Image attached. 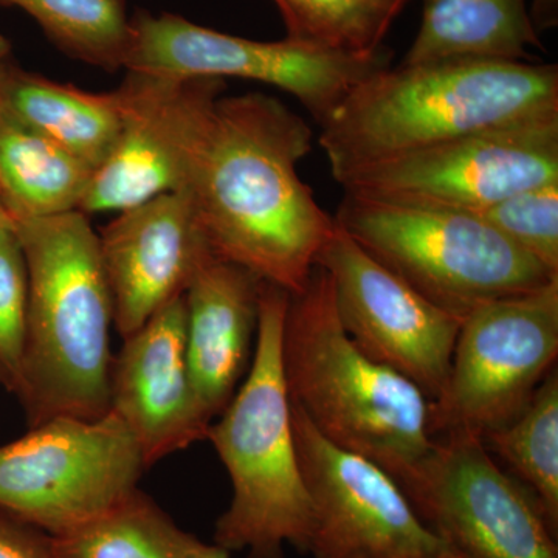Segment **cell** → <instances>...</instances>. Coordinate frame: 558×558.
I'll return each instance as SVG.
<instances>
[{
  "instance_id": "obj_16",
  "label": "cell",
  "mask_w": 558,
  "mask_h": 558,
  "mask_svg": "<svg viewBox=\"0 0 558 558\" xmlns=\"http://www.w3.org/2000/svg\"><path fill=\"white\" fill-rule=\"evenodd\" d=\"M98 242L121 339L182 296L213 255L182 191L117 213Z\"/></svg>"
},
{
  "instance_id": "obj_18",
  "label": "cell",
  "mask_w": 558,
  "mask_h": 558,
  "mask_svg": "<svg viewBox=\"0 0 558 558\" xmlns=\"http://www.w3.org/2000/svg\"><path fill=\"white\" fill-rule=\"evenodd\" d=\"M538 47L526 0H424L421 28L402 64L523 62Z\"/></svg>"
},
{
  "instance_id": "obj_14",
  "label": "cell",
  "mask_w": 558,
  "mask_h": 558,
  "mask_svg": "<svg viewBox=\"0 0 558 558\" xmlns=\"http://www.w3.org/2000/svg\"><path fill=\"white\" fill-rule=\"evenodd\" d=\"M223 90V80L128 72L116 90L121 105L119 138L92 174L81 211L120 213L182 190L194 146Z\"/></svg>"
},
{
  "instance_id": "obj_1",
  "label": "cell",
  "mask_w": 558,
  "mask_h": 558,
  "mask_svg": "<svg viewBox=\"0 0 558 558\" xmlns=\"http://www.w3.org/2000/svg\"><path fill=\"white\" fill-rule=\"evenodd\" d=\"M314 134L260 92L220 97L194 146L182 193L213 255L296 295L336 219L299 175Z\"/></svg>"
},
{
  "instance_id": "obj_26",
  "label": "cell",
  "mask_w": 558,
  "mask_h": 558,
  "mask_svg": "<svg viewBox=\"0 0 558 558\" xmlns=\"http://www.w3.org/2000/svg\"><path fill=\"white\" fill-rule=\"evenodd\" d=\"M28 284L13 227L0 234V387L20 392L27 339Z\"/></svg>"
},
{
  "instance_id": "obj_12",
  "label": "cell",
  "mask_w": 558,
  "mask_h": 558,
  "mask_svg": "<svg viewBox=\"0 0 558 558\" xmlns=\"http://www.w3.org/2000/svg\"><path fill=\"white\" fill-rule=\"evenodd\" d=\"M312 508L314 558H462L422 521L398 481L330 444L292 405Z\"/></svg>"
},
{
  "instance_id": "obj_13",
  "label": "cell",
  "mask_w": 558,
  "mask_h": 558,
  "mask_svg": "<svg viewBox=\"0 0 558 558\" xmlns=\"http://www.w3.org/2000/svg\"><path fill=\"white\" fill-rule=\"evenodd\" d=\"M317 266L332 281L337 314L348 336L371 359L439 398L461 315L439 307L371 256L336 222Z\"/></svg>"
},
{
  "instance_id": "obj_29",
  "label": "cell",
  "mask_w": 558,
  "mask_h": 558,
  "mask_svg": "<svg viewBox=\"0 0 558 558\" xmlns=\"http://www.w3.org/2000/svg\"><path fill=\"white\" fill-rule=\"evenodd\" d=\"M531 13L535 31H548L556 27L558 22V0H534Z\"/></svg>"
},
{
  "instance_id": "obj_9",
  "label": "cell",
  "mask_w": 558,
  "mask_h": 558,
  "mask_svg": "<svg viewBox=\"0 0 558 558\" xmlns=\"http://www.w3.org/2000/svg\"><path fill=\"white\" fill-rule=\"evenodd\" d=\"M389 64L387 49L349 54L289 38L260 43L175 14L137 13L131 20L123 69L165 78L256 81L293 95L322 124L359 83Z\"/></svg>"
},
{
  "instance_id": "obj_15",
  "label": "cell",
  "mask_w": 558,
  "mask_h": 558,
  "mask_svg": "<svg viewBox=\"0 0 558 558\" xmlns=\"http://www.w3.org/2000/svg\"><path fill=\"white\" fill-rule=\"evenodd\" d=\"M183 295L124 340L110 371V413L126 425L146 468L207 439L211 418L191 380Z\"/></svg>"
},
{
  "instance_id": "obj_19",
  "label": "cell",
  "mask_w": 558,
  "mask_h": 558,
  "mask_svg": "<svg viewBox=\"0 0 558 558\" xmlns=\"http://www.w3.org/2000/svg\"><path fill=\"white\" fill-rule=\"evenodd\" d=\"M7 112L94 172L108 159L121 128L117 92L94 94L20 68L11 78Z\"/></svg>"
},
{
  "instance_id": "obj_10",
  "label": "cell",
  "mask_w": 558,
  "mask_h": 558,
  "mask_svg": "<svg viewBox=\"0 0 558 558\" xmlns=\"http://www.w3.org/2000/svg\"><path fill=\"white\" fill-rule=\"evenodd\" d=\"M399 486L462 558H558L557 532L534 495L476 436H439Z\"/></svg>"
},
{
  "instance_id": "obj_30",
  "label": "cell",
  "mask_w": 558,
  "mask_h": 558,
  "mask_svg": "<svg viewBox=\"0 0 558 558\" xmlns=\"http://www.w3.org/2000/svg\"><path fill=\"white\" fill-rule=\"evenodd\" d=\"M11 227H13V223H11L9 213H7L2 197H0V234H2L5 230L11 229Z\"/></svg>"
},
{
  "instance_id": "obj_27",
  "label": "cell",
  "mask_w": 558,
  "mask_h": 558,
  "mask_svg": "<svg viewBox=\"0 0 558 558\" xmlns=\"http://www.w3.org/2000/svg\"><path fill=\"white\" fill-rule=\"evenodd\" d=\"M0 558H57L50 537L0 510Z\"/></svg>"
},
{
  "instance_id": "obj_28",
  "label": "cell",
  "mask_w": 558,
  "mask_h": 558,
  "mask_svg": "<svg viewBox=\"0 0 558 558\" xmlns=\"http://www.w3.org/2000/svg\"><path fill=\"white\" fill-rule=\"evenodd\" d=\"M20 65L14 60L13 47L5 36L0 35V119L7 110V97H9V87L14 72Z\"/></svg>"
},
{
  "instance_id": "obj_2",
  "label": "cell",
  "mask_w": 558,
  "mask_h": 558,
  "mask_svg": "<svg viewBox=\"0 0 558 558\" xmlns=\"http://www.w3.org/2000/svg\"><path fill=\"white\" fill-rule=\"evenodd\" d=\"M558 117L557 64L461 60L389 68L319 124L341 182L352 172L483 132Z\"/></svg>"
},
{
  "instance_id": "obj_20",
  "label": "cell",
  "mask_w": 558,
  "mask_h": 558,
  "mask_svg": "<svg viewBox=\"0 0 558 558\" xmlns=\"http://www.w3.org/2000/svg\"><path fill=\"white\" fill-rule=\"evenodd\" d=\"M94 171L9 112L0 119V197L11 223L81 211Z\"/></svg>"
},
{
  "instance_id": "obj_17",
  "label": "cell",
  "mask_w": 558,
  "mask_h": 558,
  "mask_svg": "<svg viewBox=\"0 0 558 558\" xmlns=\"http://www.w3.org/2000/svg\"><path fill=\"white\" fill-rule=\"evenodd\" d=\"M263 284L236 264L211 255L183 293L186 362L194 391L211 422L247 376Z\"/></svg>"
},
{
  "instance_id": "obj_21",
  "label": "cell",
  "mask_w": 558,
  "mask_h": 558,
  "mask_svg": "<svg viewBox=\"0 0 558 558\" xmlns=\"http://www.w3.org/2000/svg\"><path fill=\"white\" fill-rule=\"evenodd\" d=\"M50 542L57 558H230L229 550L180 529L140 488L98 519Z\"/></svg>"
},
{
  "instance_id": "obj_24",
  "label": "cell",
  "mask_w": 558,
  "mask_h": 558,
  "mask_svg": "<svg viewBox=\"0 0 558 558\" xmlns=\"http://www.w3.org/2000/svg\"><path fill=\"white\" fill-rule=\"evenodd\" d=\"M288 38L349 54L384 50V39L410 0H275Z\"/></svg>"
},
{
  "instance_id": "obj_4",
  "label": "cell",
  "mask_w": 558,
  "mask_h": 558,
  "mask_svg": "<svg viewBox=\"0 0 558 558\" xmlns=\"http://www.w3.org/2000/svg\"><path fill=\"white\" fill-rule=\"evenodd\" d=\"M281 360L290 402L339 449L369 459L398 483L432 449V400L348 336L322 267L290 295Z\"/></svg>"
},
{
  "instance_id": "obj_6",
  "label": "cell",
  "mask_w": 558,
  "mask_h": 558,
  "mask_svg": "<svg viewBox=\"0 0 558 558\" xmlns=\"http://www.w3.org/2000/svg\"><path fill=\"white\" fill-rule=\"evenodd\" d=\"M333 219L421 295L461 317L487 301L558 278L473 213L407 207L344 193Z\"/></svg>"
},
{
  "instance_id": "obj_5",
  "label": "cell",
  "mask_w": 558,
  "mask_h": 558,
  "mask_svg": "<svg viewBox=\"0 0 558 558\" xmlns=\"http://www.w3.org/2000/svg\"><path fill=\"white\" fill-rule=\"evenodd\" d=\"M290 295L264 282L247 376L207 439L229 473L233 497L216 521L215 543L248 558L310 549L312 508L301 472L281 344Z\"/></svg>"
},
{
  "instance_id": "obj_11",
  "label": "cell",
  "mask_w": 558,
  "mask_h": 558,
  "mask_svg": "<svg viewBox=\"0 0 558 558\" xmlns=\"http://www.w3.org/2000/svg\"><path fill=\"white\" fill-rule=\"evenodd\" d=\"M558 182V117L483 132L341 180L347 194L407 207L473 213Z\"/></svg>"
},
{
  "instance_id": "obj_25",
  "label": "cell",
  "mask_w": 558,
  "mask_h": 558,
  "mask_svg": "<svg viewBox=\"0 0 558 558\" xmlns=\"http://www.w3.org/2000/svg\"><path fill=\"white\" fill-rule=\"evenodd\" d=\"M478 216L558 275V182L520 191Z\"/></svg>"
},
{
  "instance_id": "obj_8",
  "label": "cell",
  "mask_w": 558,
  "mask_h": 558,
  "mask_svg": "<svg viewBox=\"0 0 558 558\" xmlns=\"http://www.w3.org/2000/svg\"><path fill=\"white\" fill-rule=\"evenodd\" d=\"M558 357V278L462 317L449 376L432 402L433 438L483 439L526 407Z\"/></svg>"
},
{
  "instance_id": "obj_7",
  "label": "cell",
  "mask_w": 558,
  "mask_h": 558,
  "mask_svg": "<svg viewBox=\"0 0 558 558\" xmlns=\"http://www.w3.org/2000/svg\"><path fill=\"white\" fill-rule=\"evenodd\" d=\"M146 469L110 411L95 421L53 417L0 446V510L60 537L130 497Z\"/></svg>"
},
{
  "instance_id": "obj_23",
  "label": "cell",
  "mask_w": 558,
  "mask_h": 558,
  "mask_svg": "<svg viewBox=\"0 0 558 558\" xmlns=\"http://www.w3.org/2000/svg\"><path fill=\"white\" fill-rule=\"evenodd\" d=\"M31 14L69 57L116 72L124 68L131 20L123 0H0Z\"/></svg>"
},
{
  "instance_id": "obj_22",
  "label": "cell",
  "mask_w": 558,
  "mask_h": 558,
  "mask_svg": "<svg viewBox=\"0 0 558 558\" xmlns=\"http://www.w3.org/2000/svg\"><path fill=\"white\" fill-rule=\"evenodd\" d=\"M488 453L534 495L543 515L558 531V371H550L515 417L487 433Z\"/></svg>"
},
{
  "instance_id": "obj_3",
  "label": "cell",
  "mask_w": 558,
  "mask_h": 558,
  "mask_svg": "<svg viewBox=\"0 0 558 558\" xmlns=\"http://www.w3.org/2000/svg\"><path fill=\"white\" fill-rule=\"evenodd\" d=\"M27 267L24 366L16 398L28 428L109 413L112 296L98 233L83 211L13 223Z\"/></svg>"
}]
</instances>
